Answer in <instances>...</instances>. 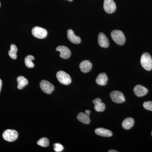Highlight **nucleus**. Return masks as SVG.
Listing matches in <instances>:
<instances>
[{"label":"nucleus","instance_id":"9d476101","mask_svg":"<svg viewBox=\"0 0 152 152\" xmlns=\"http://www.w3.org/2000/svg\"><path fill=\"white\" fill-rule=\"evenodd\" d=\"M98 43L102 48H107L110 45L108 39L103 33H100L98 36Z\"/></svg>","mask_w":152,"mask_h":152},{"label":"nucleus","instance_id":"a878e982","mask_svg":"<svg viewBox=\"0 0 152 152\" xmlns=\"http://www.w3.org/2000/svg\"><path fill=\"white\" fill-rule=\"evenodd\" d=\"M85 113H86V114H87V115H90V114H91V111L89 110H86Z\"/></svg>","mask_w":152,"mask_h":152},{"label":"nucleus","instance_id":"1a4fd4ad","mask_svg":"<svg viewBox=\"0 0 152 152\" xmlns=\"http://www.w3.org/2000/svg\"><path fill=\"white\" fill-rule=\"evenodd\" d=\"M56 50L57 51L60 52V56L62 58L67 59L71 56L70 50L67 47L65 46H59L56 48Z\"/></svg>","mask_w":152,"mask_h":152},{"label":"nucleus","instance_id":"cd10ccee","mask_svg":"<svg viewBox=\"0 0 152 152\" xmlns=\"http://www.w3.org/2000/svg\"><path fill=\"white\" fill-rule=\"evenodd\" d=\"M69 1H73V0H68Z\"/></svg>","mask_w":152,"mask_h":152},{"label":"nucleus","instance_id":"6e6552de","mask_svg":"<svg viewBox=\"0 0 152 152\" xmlns=\"http://www.w3.org/2000/svg\"><path fill=\"white\" fill-rule=\"evenodd\" d=\"M104 9L107 13H113L115 11L116 9L115 3L113 0H104Z\"/></svg>","mask_w":152,"mask_h":152},{"label":"nucleus","instance_id":"c756f323","mask_svg":"<svg viewBox=\"0 0 152 152\" xmlns=\"http://www.w3.org/2000/svg\"></svg>","mask_w":152,"mask_h":152},{"label":"nucleus","instance_id":"b1692460","mask_svg":"<svg viewBox=\"0 0 152 152\" xmlns=\"http://www.w3.org/2000/svg\"><path fill=\"white\" fill-rule=\"evenodd\" d=\"M144 108L148 110L152 111V102L148 101V102H145L143 104Z\"/></svg>","mask_w":152,"mask_h":152},{"label":"nucleus","instance_id":"f3484780","mask_svg":"<svg viewBox=\"0 0 152 152\" xmlns=\"http://www.w3.org/2000/svg\"><path fill=\"white\" fill-rule=\"evenodd\" d=\"M77 119L79 121L85 124H88L91 122L89 115H87L86 113H80L77 116Z\"/></svg>","mask_w":152,"mask_h":152},{"label":"nucleus","instance_id":"4468645a","mask_svg":"<svg viewBox=\"0 0 152 152\" xmlns=\"http://www.w3.org/2000/svg\"><path fill=\"white\" fill-rule=\"evenodd\" d=\"M67 37L69 40L71 42L75 44H79L81 42V39L78 36L74 34V31L72 29H69L67 31Z\"/></svg>","mask_w":152,"mask_h":152},{"label":"nucleus","instance_id":"423d86ee","mask_svg":"<svg viewBox=\"0 0 152 152\" xmlns=\"http://www.w3.org/2000/svg\"><path fill=\"white\" fill-rule=\"evenodd\" d=\"M33 35L38 39H43L47 37L48 31L45 29L40 27L36 26L32 30Z\"/></svg>","mask_w":152,"mask_h":152},{"label":"nucleus","instance_id":"4be33fe9","mask_svg":"<svg viewBox=\"0 0 152 152\" xmlns=\"http://www.w3.org/2000/svg\"><path fill=\"white\" fill-rule=\"evenodd\" d=\"M49 143L50 142L48 139L46 137L42 138L37 142L38 145L42 147L48 146Z\"/></svg>","mask_w":152,"mask_h":152},{"label":"nucleus","instance_id":"20e7f679","mask_svg":"<svg viewBox=\"0 0 152 152\" xmlns=\"http://www.w3.org/2000/svg\"><path fill=\"white\" fill-rule=\"evenodd\" d=\"M3 138L7 141L12 142L16 140L18 137V134L15 130H6L3 133Z\"/></svg>","mask_w":152,"mask_h":152},{"label":"nucleus","instance_id":"7ed1b4c3","mask_svg":"<svg viewBox=\"0 0 152 152\" xmlns=\"http://www.w3.org/2000/svg\"><path fill=\"white\" fill-rule=\"evenodd\" d=\"M56 77L58 81L62 84L67 86L69 85L72 82L70 76L64 71H60L58 72L57 73Z\"/></svg>","mask_w":152,"mask_h":152},{"label":"nucleus","instance_id":"a211bd4d","mask_svg":"<svg viewBox=\"0 0 152 152\" xmlns=\"http://www.w3.org/2000/svg\"><path fill=\"white\" fill-rule=\"evenodd\" d=\"M134 119L132 118H128L125 119L123 121L122 126L124 129L126 130H129L134 126Z\"/></svg>","mask_w":152,"mask_h":152},{"label":"nucleus","instance_id":"f03ea898","mask_svg":"<svg viewBox=\"0 0 152 152\" xmlns=\"http://www.w3.org/2000/svg\"><path fill=\"white\" fill-rule=\"evenodd\" d=\"M141 64L145 69L147 71L151 70L152 59L149 54L147 53L143 54L141 58Z\"/></svg>","mask_w":152,"mask_h":152},{"label":"nucleus","instance_id":"412c9836","mask_svg":"<svg viewBox=\"0 0 152 152\" xmlns=\"http://www.w3.org/2000/svg\"><path fill=\"white\" fill-rule=\"evenodd\" d=\"M34 59V57L32 55L27 56L25 58V64L26 66L28 68H32L34 66V64L32 62L33 60Z\"/></svg>","mask_w":152,"mask_h":152},{"label":"nucleus","instance_id":"f257e3e1","mask_svg":"<svg viewBox=\"0 0 152 152\" xmlns=\"http://www.w3.org/2000/svg\"><path fill=\"white\" fill-rule=\"evenodd\" d=\"M111 37L114 42L119 45H123L126 42L124 33L120 30H114L111 33Z\"/></svg>","mask_w":152,"mask_h":152},{"label":"nucleus","instance_id":"2eb2a0df","mask_svg":"<svg viewBox=\"0 0 152 152\" xmlns=\"http://www.w3.org/2000/svg\"><path fill=\"white\" fill-rule=\"evenodd\" d=\"M95 133L98 135L103 137H110L113 135V133L111 131L103 128L96 129Z\"/></svg>","mask_w":152,"mask_h":152},{"label":"nucleus","instance_id":"ddd939ff","mask_svg":"<svg viewBox=\"0 0 152 152\" xmlns=\"http://www.w3.org/2000/svg\"><path fill=\"white\" fill-rule=\"evenodd\" d=\"M80 68L83 73H86L91 70L92 68V64L90 61L85 60L80 64Z\"/></svg>","mask_w":152,"mask_h":152},{"label":"nucleus","instance_id":"39448f33","mask_svg":"<svg viewBox=\"0 0 152 152\" xmlns=\"http://www.w3.org/2000/svg\"><path fill=\"white\" fill-rule=\"evenodd\" d=\"M110 96L112 100L117 104H121L124 102L125 98L122 93L119 91H113L110 94Z\"/></svg>","mask_w":152,"mask_h":152},{"label":"nucleus","instance_id":"0eeeda50","mask_svg":"<svg viewBox=\"0 0 152 152\" xmlns=\"http://www.w3.org/2000/svg\"><path fill=\"white\" fill-rule=\"evenodd\" d=\"M40 86L42 91L48 94H51L55 89L54 86L45 80H43L40 82Z\"/></svg>","mask_w":152,"mask_h":152},{"label":"nucleus","instance_id":"f8f14e48","mask_svg":"<svg viewBox=\"0 0 152 152\" xmlns=\"http://www.w3.org/2000/svg\"><path fill=\"white\" fill-rule=\"evenodd\" d=\"M94 104V109L96 111L98 112H103L105 109V105L102 102V100L100 98H96L93 101Z\"/></svg>","mask_w":152,"mask_h":152},{"label":"nucleus","instance_id":"9b49d317","mask_svg":"<svg viewBox=\"0 0 152 152\" xmlns=\"http://www.w3.org/2000/svg\"><path fill=\"white\" fill-rule=\"evenodd\" d=\"M134 92L135 94L138 97H142L148 94V90L141 85H137L134 88Z\"/></svg>","mask_w":152,"mask_h":152},{"label":"nucleus","instance_id":"6ab92c4d","mask_svg":"<svg viewBox=\"0 0 152 152\" xmlns=\"http://www.w3.org/2000/svg\"><path fill=\"white\" fill-rule=\"evenodd\" d=\"M17 81L18 83V88L20 90L22 89L28 83V81L27 79H26L23 76H19L17 78Z\"/></svg>","mask_w":152,"mask_h":152},{"label":"nucleus","instance_id":"aec40b11","mask_svg":"<svg viewBox=\"0 0 152 152\" xmlns=\"http://www.w3.org/2000/svg\"><path fill=\"white\" fill-rule=\"evenodd\" d=\"M18 50V49L16 46L14 44H12L10 46V50L9 51V56L13 59H16Z\"/></svg>","mask_w":152,"mask_h":152},{"label":"nucleus","instance_id":"393cba45","mask_svg":"<svg viewBox=\"0 0 152 152\" xmlns=\"http://www.w3.org/2000/svg\"><path fill=\"white\" fill-rule=\"evenodd\" d=\"M2 87V81L0 79V93H1V90Z\"/></svg>","mask_w":152,"mask_h":152},{"label":"nucleus","instance_id":"dca6fc26","mask_svg":"<svg viewBox=\"0 0 152 152\" xmlns=\"http://www.w3.org/2000/svg\"><path fill=\"white\" fill-rule=\"evenodd\" d=\"M96 81V83L99 86H106L108 81L107 76L104 73L100 74L97 77Z\"/></svg>","mask_w":152,"mask_h":152},{"label":"nucleus","instance_id":"c85d7f7f","mask_svg":"<svg viewBox=\"0 0 152 152\" xmlns=\"http://www.w3.org/2000/svg\"><path fill=\"white\" fill-rule=\"evenodd\" d=\"M0 7H1V3H0Z\"/></svg>","mask_w":152,"mask_h":152},{"label":"nucleus","instance_id":"5701e85b","mask_svg":"<svg viewBox=\"0 0 152 152\" xmlns=\"http://www.w3.org/2000/svg\"><path fill=\"white\" fill-rule=\"evenodd\" d=\"M64 149V147L60 143H55L54 144V150L56 152L62 151Z\"/></svg>","mask_w":152,"mask_h":152},{"label":"nucleus","instance_id":"bb28decb","mask_svg":"<svg viewBox=\"0 0 152 152\" xmlns=\"http://www.w3.org/2000/svg\"><path fill=\"white\" fill-rule=\"evenodd\" d=\"M109 152H118V151H115V150H110V151H109Z\"/></svg>","mask_w":152,"mask_h":152}]
</instances>
